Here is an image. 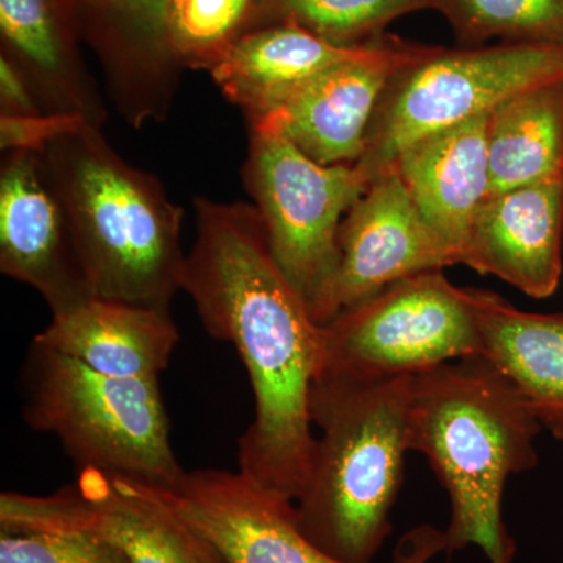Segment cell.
<instances>
[{
	"label": "cell",
	"instance_id": "obj_1",
	"mask_svg": "<svg viewBox=\"0 0 563 563\" xmlns=\"http://www.w3.org/2000/svg\"><path fill=\"white\" fill-rule=\"evenodd\" d=\"M196 239L181 291L203 329L239 352L254 391V420L239 440L240 472L295 501L312 463L310 390L324 333L274 258L252 203L192 199Z\"/></svg>",
	"mask_w": 563,
	"mask_h": 563
},
{
	"label": "cell",
	"instance_id": "obj_2",
	"mask_svg": "<svg viewBox=\"0 0 563 563\" xmlns=\"http://www.w3.org/2000/svg\"><path fill=\"white\" fill-rule=\"evenodd\" d=\"M542 428L523 395L484 358H459L412 376L407 442L450 495L448 553L473 544L490 563H512L504 488L510 476L537 465Z\"/></svg>",
	"mask_w": 563,
	"mask_h": 563
},
{
	"label": "cell",
	"instance_id": "obj_3",
	"mask_svg": "<svg viewBox=\"0 0 563 563\" xmlns=\"http://www.w3.org/2000/svg\"><path fill=\"white\" fill-rule=\"evenodd\" d=\"M68 217L92 296L172 312L181 290L184 210L162 181L84 122L40 152Z\"/></svg>",
	"mask_w": 563,
	"mask_h": 563
},
{
	"label": "cell",
	"instance_id": "obj_4",
	"mask_svg": "<svg viewBox=\"0 0 563 563\" xmlns=\"http://www.w3.org/2000/svg\"><path fill=\"white\" fill-rule=\"evenodd\" d=\"M412 376L352 383L318 377L310 390L314 440L309 476L295 499L299 528L342 563H373L391 532L402 484Z\"/></svg>",
	"mask_w": 563,
	"mask_h": 563
},
{
	"label": "cell",
	"instance_id": "obj_5",
	"mask_svg": "<svg viewBox=\"0 0 563 563\" xmlns=\"http://www.w3.org/2000/svg\"><path fill=\"white\" fill-rule=\"evenodd\" d=\"M22 417L57 437L77 468L162 487L185 476L174 454L158 379L107 376L32 340Z\"/></svg>",
	"mask_w": 563,
	"mask_h": 563
},
{
	"label": "cell",
	"instance_id": "obj_6",
	"mask_svg": "<svg viewBox=\"0 0 563 563\" xmlns=\"http://www.w3.org/2000/svg\"><path fill=\"white\" fill-rule=\"evenodd\" d=\"M561 77L563 46L555 44L428 46L393 74L355 168L372 184L415 141L490 113L510 96Z\"/></svg>",
	"mask_w": 563,
	"mask_h": 563
},
{
	"label": "cell",
	"instance_id": "obj_7",
	"mask_svg": "<svg viewBox=\"0 0 563 563\" xmlns=\"http://www.w3.org/2000/svg\"><path fill=\"white\" fill-rule=\"evenodd\" d=\"M318 377L379 383L443 363L479 357L481 335L468 288L443 269L413 274L322 325Z\"/></svg>",
	"mask_w": 563,
	"mask_h": 563
},
{
	"label": "cell",
	"instance_id": "obj_8",
	"mask_svg": "<svg viewBox=\"0 0 563 563\" xmlns=\"http://www.w3.org/2000/svg\"><path fill=\"white\" fill-rule=\"evenodd\" d=\"M243 184L277 265L322 325L339 269L340 225L368 181L355 165H320L284 136L251 132Z\"/></svg>",
	"mask_w": 563,
	"mask_h": 563
},
{
	"label": "cell",
	"instance_id": "obj_9",
	"mask_svg": "<svg viewBox=\"0 0 563 563\" xmlns=\"http://www.w3.org/2000/svg\"><path fill=\"white\" fill-rule=\"evenodd\" d=\"M0 531L77 532L110 543L128 563H228L198 529L140 481L79 470L46 496L3 492Z\"/></svg>",
	"mask_w": 563,
	"mask_h": 563
},
{
	"label": "cell",
	"instance_id": "obj_10",
	"mask_svg": "<svg viewBox=\"0 0 563 563\" xmlns=\"http://www.w3.org/2000/svg\"><path fill=\"white\" fill-rule=\"evenodd\" d=\"M426 49L379 36L351 60L292 88L272 109L247 121L250 131L284 136L320 165H355L393 74Z\"/></svg>",
	"mask_w": 563,
	"mask_h": 563
},
{
	"label": "cell",
	"instance_id": "obj_11",
	"mask_svg": "<svg viewBox=\"0 0 563 563\" xmlns=\"http://www.w3.org/2000/svg\"><path fill=\"white\" fill-rule=\"evenodd\" d=\"M140 483L207 537L228 563H342L307 539L291 498L240 470L187 472L173 487Z\"/></svg>",
	"mask_w": 563,
	"mask_h": 563
},
{
	"label": "cell",
	"instance_id": "obj_12",
	"mask_svg": "<svg viewBox=\"0 0 563 563\" xmlns=\"http://www.w3.org/2000/svg\"><path fill=\"white\" fill-rule=\"evenodd\" d=\"M0 269L38 291L52 317L95 298L68 217L38 152H7L2 161Z\"/></svg>",
	"mask_w": 563,
	"mask_h": 563
},
{
	"label": "cell",
	"instance_id": "obj_13",
	"mask_svg": "<svg viewBox=\"0 0 563 563\" xmlns=\"http://www.w3.org/2000/svg\"><path fill=\"white\" fill-rule=\"evenodd\" d=\"M340 263L322 325L413 274L453 265L396 169L369 184L339 232Z\"/></svg>",
	"mask_w": 563,
	"mask_h": 563
},
{
	"label": "cell",
	"instance_id": "obj_14",
	"mask_svg": "<svg viewBox=\"0 0 563 563\" xmlns=\"http://www.w3.org/2000/svg\"><path fill=\"white\" fill-rule=\"evenodd\" d=\"M563 177L487 196L474 214L461 265L496 276L531 298L562 277Z\"/></svg>",
	"mask_w": 563,
	"mask_h": 563
},
{
	"label": "cell",
	"instance_id": "obj_15",
	"mask_svg": "<svg viewBox=\"0 0 563 563\" xmlns=\"http://www.w3.org/2000/svg\"><path fill=\"white\" fill-rule=\"evenodd\" d=\"M488 114L415 141L393 166L453 265H461L474 214L490 191Z\"/></svg>",
	"mask_w": 563,
	"mask_h": 563
},
{
	"label": "cell",
	"instance_id": "obj_16",
	"mask_svg": "<svg viewBox=\"0 0 563 563\" xmlns=\"http://www.w3.org/2000/svg\"><path fill=\"white\" fill-rule=\"evenodd\" d=\"M33 340L107 376L158 379L180 335L172 312L92 298L54 314Z\"/></svg>",
	"mask_w": 563,
	"mask_h": 563
},
{
	"label": "cell",
	"instance_id": "obj_17",
	"mask_svg": "<svg viewBox=\"0 0 563 563\" xmlns=\"http://www.w3.org/2000/svg\"><path fill=\"white\" fill-rule=\"evenodd\" d=\"M110 22L114 38L103 51L107 92L133 129L163 121L179 90L181 65L166 35L168 0H87Z\"/></svg>",
	"mask_w": 563,
	"mask_h": 563
},
{
	"label": "cell",
	"instance_id": "obj_18",
	"mask_svg": "<svg viewBox=\"0 0 563 563\" xmlns=\"http://www.w3.org/2000/svg\"><path fill=\"white\" fill-rule=\"evenodd\" d=\"M468 291L479 357L517 387L543 428L563 440V314L523 312L495 292Z\"/></svg>",
	"mask_w": 563,
	"mask_h": 563
},
{
	"label": "cell",
	"instance_id": "obj_19",
	"mask_svg": "<svg viewBox=\"0 0 563 563\" xmlns=\"http://www.w3.org/2000/svg\"><path fill=\"white\" fill-rule=\"evenodd\" d=\"M366 44L336 46L296 24L265 25L233 40L209 73L224 98L250 121L303 81L351 60Z\"/></svg>",
	"mask_w": 563,
	"mask_h": 563
},
{
	"label": "cell",
	"instance_id": "obj_20",
	"mask_svg": "<svg viewBox=\"0 0 563 563\" xmlns=\"http://www.w3.org/2000/svg\"><path fill=\"white\" fill-rule=\"evenodd\" d=\"M0 31L49 113L74 114L103 128L106 102L63 29L57 0H0Z\"/></svg>",
	"mask_w": 563,
	"mask_h": 563
},
{
	"label": "cell",
	"instance_id": "obj_21",
	"mask_svg": "<svg viewBox=\"0 0 563 563\" xmlns=\"http://www.w3.org/2000/svg\"><path fill=\"white\" fill-rule=\"evenodd\" d=\"M487 144L488 196L563 177V77L496 106Z\"/></svg>",
	"mask_w": 563,
	"mask_h": 563
},
{
	"label": "cell",
	"instance_id": "obj_22",
	"mask_svg": "<svg viewBox=\"0 0 563 563\" xmlns=\"http://www.w3.org/2000/svg\"><path fill=\"white\" fill-rule=\"evenodd\" d=\"M426 9L429 0H254L244 32L296 24L336 46L354 47L379 38L404 14Z\"/></svg>",
	"mask_w": 563,
	"mask_h": 563
},
{
	"label": "cell",
	"instance_id": "obj_23",
	"mask_svg": "<svg viewBox=\"0 0 563 563\" xmlns=\"http://www.w3.org/2000/svg\"><path fill=\"white\" fill-rule=\"evenodd\" d=\"M463 46L503 43L563 46V0H429Z\"/></svg>",
	"mask_w": 563,
	"mask_h": 563
},
{
	"label": "cell",
	"instance_id": "obj_24",
	"mask_svg": "<svg viewBox=\"0 0 563 563\" xmlns=\"http://www.w3.org/2000/svg\"><path fill=\"white\" fill-rule=\"evenodd\" d=\"M254 0H168L166 35L181 66L210 69L244 32Z\"/></svg>",
	"mask_w": 563,
	"mask_h": 563
},
{
	"label": "cell",
	"instance_id": "obj_25",
	"mask_svg": "<svg viewBox=\"0 0 563 563\" xmlns=\"http://www.w3.org/2000/svg\"><path fill=\"white\" fill-rule=\"evenodd\" d=\"M0 563H128L121 551L77 532L0 531Z\"/></svg>",
	"mask_w": 563,
	"mask_h": 563
},
{
	"label": "cell",
	"instance_id": "obj_26",
	"mask_svg": "<svg viewBox=\"0 0 563 563\" xmlns=\"http://www.w3.org/2000/svg\"><path fill=\"white\" fill-rule=\"evenodd\" d=\"M88 122L65 113H43L36 117H3L0 114V147L3 152H40Z\"/></svg>",
	"mask_w": 563,
	"mask_h": 563
},
{
	"label": "cell",
	"instance_id": "obj_27",
	"mask_svg": "<svg viewBox=\"0 0 563 563\" xmlns=\"http://www.w3.org/2000/svg\"><path fill=\"white\" fill-rule=\"evenodd\" d=\"M49 113L24 69L9 55L0 57V114L3 117H36Z\"/></svg>",
	"mask_w": 563,
	"mask_h": 563
},
{
	"label": "cell",
	"instance_id": "obj_28",
	"mask_svg": "<svg viewBox=\"0 0 563 563\" xmlns=\"http://www.w3.org/2000/svg\"><path fill=\"white\" fill-rule=\"evenodd\" d=\"M439 553V543L429 533L421 531L407 532L399 540L393 563H428L433 555Z\"/></svg>",
	"mask_w": 563,
	"mask_h": 563
}]
</instances>
